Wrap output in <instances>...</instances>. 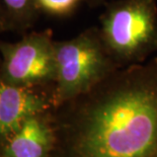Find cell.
I'll list each match as a JSON object with an SVG mask.
<instances>
[{
	"label": "cell",
	"mask_w": 157,
	"mask_h": 157,
	"mask_svg": "<svg viewBox=\"0 0 157 157\" xmlns=\"http://www.w3.org/2000/svg\"><path fill=\"white\" fill-rule=\"evenodd\" d=\"M98 29L120 67L145 62L157 52V0L106 2Z\"/></svg>",
	"instance_id": "cell-3"
},
{
	"label": "cell",
	"mask_w": 157,
	"mask_h": 157,
	"mask_svg": "<svg viewBox=\"0 0 157 157\" xmlns=\"http://www.w3.org/2000/svg\"><path fill=\"white\" fill-rule=\"evenodd\" d=\"M0 10L9 32L25 34L35 25L41 11L36 0H0Z\"/></svg>",
	"instance_id": "cell-7"
},
{
	"label": "cell",
	"mask_w": 157,
	"mask_h": 157,
	"mask_svg": "<svg viewBox=\"0 0 157 157\" xmlns=\"http://www.w3.org/2000/svg\"><path fill=\"white\" fill-rule=\"evenodd\" d=\"M57 68L51 29L23 34L15 43L0 41V77L15 86L54 88Z\"/></svg>",
	"instance_id": "cell-4"
},
{
	"label": "cell",
	"mask_w": 157,
	"mask_h": 157,
	"mask_svg": "<svg viewBox=\"0 0 157 157\" xmlns=\"http://www.w3.org/2000/svg\"><path fill=\"white\" fill-rule=\"evenodd\" d=\"M64 105L59 129L72 157H157V57L117 69Z\"/></svg>",
	"instance_id": "cell-1"
},
{
	"label": "cell",
	"mask_w": 157,
	"mask_h": 157,
	"mask_svg": "<svg viewBox=\"0 0 157 157\" xmlns=\"http://www.w3.org/2000/svg\"><path fill=\"white\" fill-rule=\"evenodd\" d=\"M49 112L36 113L3 141L2 157H48L56 140V128Z\"/></svg>",
	"instance_id": "cell-6"
},
{
	"label": "cell",
	"mask_w": 157,
	"mask_h": 157,
	"mask_svg": "<svg viewBox=\"0 0 157 157\" xmlns=\"http://www.w3.org/2000/svg\"><path fill=\"white\" fill-rule=\"evenodd\" d=\"M52 109L53 90L15 86L0 77V140L10 137L29 117Z\"/></svg>",
	"instance_id": "cell-5"
},
{
	"label": "cell",
	"mask_w": 157,
	"mask_h": 157,
	"mask_svg": "<svg viewBox=\"0 0 157 157\" xmlns=\"http://www.w3.org/2000/svg\"><path fill=\"white\" fill-rule=\"evenodd\" d=\"M83 0H36L41 13L54 17H67L75 12Z\"/></svg>",
	"instance_id": "cell-8"
},
{
	"label": "cell",
	"mask_w": 157,
	"mask_h": 157,
	"mask_svg": "<svg viewBox=\"0 0 157 157\" xmlns=\"http://www.w3.org/2000/svg\"><path fill=\"white\" fill-rule=\"evenodd\" d=\"M83 1L90 7H98L101 4H105L106 2H109V0H83Z\"/></svg>",
	"instance_id": "cell-10"
},
{
	"label": "cell",
	"mask_w": 157,
	"mask_h": 157,
	"mask_svg": "<svg viewBox=\"0 0 157 157\" xmlns=\"http://www.w3.org/2000/svg\"><path fill=\"white\" fill-rule=\"evenodd\" d=\"M5 32H9V29L7 25V22L5 21L4 15H3V13L0 10V35Z\"/></svg>",
	"instance_id": "cell-9"
},
{
	"label": "cell",
	"mask_w": 157,
	"mask_h": 157,
	"mask_svg": "<svg viewBox=\"0 0 157 157\" xmlns=\"http://www.w3.org/2000/svg\"><path fill=\"white\" fill-rule=\"evenodd\" d=\"M55 109L88 92L121 68L106 49L98 26L86 29L72 39L55 41Z\"/></svg>",
	"instance_id": "cell-2"
}]
</instances>
